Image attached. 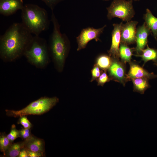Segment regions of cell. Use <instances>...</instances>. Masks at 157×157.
Wrapping results in <instances>:
<instances>
[{
    "mask_svg": "<svg viewBox=\"0 0 157 157\" xmlns=\"http://www.w3.org/2000/svg\"><path fill=\"white\" fill-rule=\"evenodd\" d=\"M97 83V85L103 86L106 82H109L110 79L106 73V71H102L99 78L96 80Z\"/></svg>",
    "mask_w": 157,
    "mask_h": 157,
    "instance_id": "603a6c76",
    "label": "cell"
},
{
    "mask_svg": "<svg viewBox=\"0 0 157 157\" xmlns=\"http://www.w3.org/2000/svg\"><path fill=\"white\" fill-rule=\"evenodd\" d=\"M144 22L150 29L154 38L157 39V18L152 13L148 8L146 10V13L143 16Z\"/></svg>",
    "mask_w": 157,
    "mask_h": 157,
    "instance_id": "9a60e30c",
    "label": "cell"
},
{
    "mask_svg": "<svg viewBox=\"0 0 157 157\" xmlns=\"http://www.w3.org/2000/svg\"><path fill=\"white\" fill-rule=\"evenodd\" d=\"M151 31L144 22L142 25L137 28L136 34V46L134 51L137 55L140 54L147 44L148 37Z\"/></svg>",
    "mask_w": 157,
    "mask_h": 157,
    "instance_id": "8fae6325",
    "label": "cell"
},
{
    "mask_svg": "<svg viewBox=\"0 0 157 157\" xmlns=\"http://www.w3.org/2000/svg\"><path fill=\"white\" fill-rule=\"evenodd\" d=\"M134 48H130L128 45L120 43L119 47V58L124 63L131 62Z\"/></svg>",
    "mask_w": 157,
    "mask_h": 157,
    "instance_id": "ac0fdd59",
    "label": "cell"
},
{
    "mask_svg": "<svg viewBox=\"0 0 157 157\" xmlns=\"http://www.w3.org/2000/svg\"><path fill=\"white\" fill-rule=\"evenodd\" d=\"M32 135L30 129L24 128L19 130V137L24 140L28 139Z\"/></svg>",
    "mask_w": 157,
    "mask_h": 157,
    "instance_id": "484cf974",
    "label": "cell"
},
{
    "mask_svg": "<svg viewBox=\"0 0 157 157\" xmlns=\"http://www.w3.org/2000/svg\"><path fill=\"white\" fill-rule=\"evenodd\" d=\"M28 61L38 68H43L49 60V49L46 40L35 35L24 54Z\"/></svg>",
    "mask_w": 157,
    "mask_h": 157,
    "instance_id": "277c9868",
    "label": "cell"
},
{
    "mask_svg": "<svg viewBox=\"0 0 157 157\" xmlns=\"http://www.w3.org/2000/svg\"><path fill=\"white\" fill-rule=\"evenodd\" d=\"M112 61V57L109 55L103 54L97 57L95 64L103 71H106L110 66Z\"/></svg>",
    "mask_w": 157,
    "mask_h": 157,
    "instance_id": "ffe728a7",
    "label": "cell"
},
{
    "mask_svg": "<svg viewBox=\"0 0 157 157\" xmlns=\"http://www.w3.org/2000/svg\"><path fill=\"white\" fill-rule=\"evenodd\" d=\"M138 22L131 20L122 24L121 30V42L127 45L136 42V26Z\"/></svg>",
    "mask_w": 157,
    "mask_h": 157,
    "instance_id": "9c48e42d",
    "label": "cell"
},
{
    "mask_svg": "<svg viewBox=\"0 0 157 157\" xmlns=\"http://www.w3.org/2000/svg\"><path fill=\"white\" fill-rule=\"evenodd\" d=\"M149 79L145 78H140L131 79L133 85V90L141 94L144 93L149 87Z\"/></svg>",
    "mask_w": 157,
    "mask_h": 157,
    "instance_id": "e0dca14e",
    "label": "cell"
},
{
    "mask_svg": "<svg viewBox=\"0 0 157 157\" xmlns=\"http://www.w3.org/2000/svg\"><path fill=\"white\" fill-rule=\"evenodd\" d=\"M7 137L11 143H13L16 139L19 137V130L16 129L14 124L12 125L10 132L7 135Z\"/></svg>",
    "mask_w": 157,
    "mask_h": 157,
    "instance_id": "7402d4cb",
    "label": "cell"
},
{
    "mask_svg": "<svg viewBox=\"0 0 157 157\" xmlns=\"http://www.w3.org/2000/svg\"><path fill=\"white\" fill-rule=\"evenodd\" d=\"M27 116L23 115L19 117L18 123L21 124L25 128L31 129L32 125L28 119Z\"/></svg>",
    "mask_w": 157,
    "mask_h": 157,
    "instance_id": "d4e9b609",
    "label": "cell"
},
{
    "mask_svg": "<svg viewBox=\"0 0 157 157\" xmlns=\"http://www.w3.org/2000/svg\"><path fill=\"white\" fill-rule=\"evenodd\" d=\"M33 36L22 23H14L0 37V56L3 60L11 61L22 55Z\"/></svg>",
    "mask_w": 157,
    "mask_h": 157,
    "instance_id": "6da1fadb",
    "label": "cell"
},
{
    "mask_svg": "<svg viewBox=\"0 0 157 157\" xmlns=\"http://www.w3.org/2000/svg\"><path fill=\"white\" fill-rule=\"evenodd\" d=\"M147 46V48L142 51V54L133 55L141 57L144 64L149 61L152 60L157 65V49L150 48L148 44Z\"/></svg>",
    "mask_w": 157,
    "mask_h": 157,
    "instance_id": "2e32d148",
    "label": "cell"
},
{
    "mask_svg": "<svg viewBox=\"0 0 157 157\" xmlns=\"http://www.w3.org/2000/svg\"><path fill=\"white\" fill-rule=\"evenodd\" d=\"M27 151L29 157H41L45 156L44 153L34 152L28 150Z\"/></svg>",
    "mask_w": 157,
    "mask_h": 157,
    "instance_id": "83f0119b",
    "label": "cell"
},
{
    "mask_svg": "<svg viewBox=\"0 0 157 157\" xmlns=\"http://www.w3.org/2000/svg\"><path fill=\"white\" fill-rule=\"evenodd\" d=\"M102 71L100 70V68L96 64H94V66L91 70L92 78L91 82H92L96 80L100 75Z\"/></svg>",
    "mask_w": 157,
    "mask_h": 157,
    "instance_id": "cb8c5ba5",
    "label": "cell"
},
{
    "mask_svg": "<svg viewBox=\"0 0 157 157\" xmlns=\"http://www.w3.org/2000/svg\"><path fill=\"white\" fill-rule=\"evenodd\" d=\"M7 137V135L5 133H0V150L3 154L8 148L12 144Z\"/></svg>",
    "mask_w": 157,
    "mask_h": 157,
    "instance_id": "44dd1931",
    "label": "cell"
},
{
    "mask_svg": "<svg viewBox=\"0 0 157 157\" xmlns=\"http://www.w3.org/2000/svg\"><path fill=\"white\" fill-rule=\"evenodd\" d=\"M21 11L22 23L32 34L38 36L49 28L50 20L44 8L36 4H26Z\"/></svg>",
    "mask_w": 157,
    "mask_h": 157,
    "instance_id": "3957f363",
    "label": "cell"
},
{
    "mask_svg": "<svg viewBox=\"0 0 157 157\" xmlns=\"http://www.w3.org/2000/svg\"><path fill=\"white\" fill-rule=\"evenodd\" d=\"M129 63L130 69L127 74L128 81L140 78H145L149 79L157 77V75L148 72L138 64L131 62Z\"/></svg>",
    "mask_w": 157,
    "mask_h": 157,
    "instance_id": "4fadbf2b",
    "label": "cell"
},
{
    "mask_svg": "<svg viewBox=\"0 0 157 157\" xmlns=\"http://www.w3.org/2000/svg\"><path fill=\"white\" fill-rule=\"evenodd\" d=\"M24 147V141L12 143L3 154L6 157H18L21 149Z\"/></svg>",
    "mask_w": 157,
    "mask_h": 157,
    "instance_id": "d6986e66",
    "label": "cell"
},
{
    "mask_svg": "<svg viewBox=\"0 0 157 157\" xmlns=\"http://www.w3.org/2000/svg\"><path fill=\"white\" fill-rule=\"evenodd\" d=\"M113 24V29L111 33L112 42L110 49L108 51V55L113 58H119V47L121 42V30L122 24Z\"/></svg>",
    "mask_w": 157,
    "mask_h": 157,
    "instance_id": "30bf717a",
    "label": "cell"
},
{
    "mask_svg": "<svg viewBox=\"0 0 157 157\" xmlns=\"http://www.w3.org/2000/svg\"><path fill=\"white\" fill-rule=\"evenodd\" d=\"M23 141L24 147L27 150L44 153L45 142L43 139L32 135L28 139Z\"/></svg>",
    "mask_w": 157,
    "mask_h": 157,
    "instance_id": "5bb4252c",
    "label": "cell"
},
{
    "mask_svg": "<svg viewBox=\"0 0 157 157\" xmlns=\"http://www.w3.org/2000/svg\"><path fill=\"white\" fill-rule=\"evenodd\" d=\"M112 58V63L108 69L110 80L119 82L124 86L128 81L125 66L119 58Z\"/></svg>",
    "mask_w": 157,
    "mask_h": 157,
    "instance_id": "ba28073f",
    "label": "cell"
},
{
    "mask_svg": "<svg viewBox=\"0 0 157 157\" xmlns=\"http://www.w3.org/2000/svg\"><path fill=\"white\" fill-rule=\"evenodd\" d=\"M18 157H29L27 149L23 147L21 149Z\"/></svg>",
    "mask_w": 157,
    "mask_h": 157,
    "instance_id": "f1b7e54d",
    "label": "cell"
},
{
    "mask_svg": "<svg viewBox=\"0 0 157 157\" xmlns=\"http://www.w3.org/2000/svg\"><path fill=\"white\" fill-rule=\"evenodd\" d=\"M46 5L51 9V11L53 10L56 6L59 3L64 0H41Z\"/></svg>",
    "mask_w": 157,
    "mask_h": 157,
    "instance_id": "4316f807",
    "label": "cell"
},
{
    "mask_svg": "<svg viewBox=\"0 0 157 157\" xmlns=\"http://www.w3.org/2000/svg\"><path fill=\"white\" fill-rule=\"evenodd\" d=\"M56 97H43L33 101L26 106L19 110H5L6 115L15 117L28 115H41L52 109L58 102Z\"/></svg>",
    "mask_w": 157,
    "mask_h": 157,
    "instance_id": "5b68a950",
    "label": "cell"
},
{
    "mask_svg": "<svg viewBox=\"0 0 157 157\" xmlns=\"http://www.w3.org/2000/svg\"><path fill=\"white\" fill-rule=\"evenodd\" d=\"M102 0L104 1H108L110 0ZM132 0V1H139L140 0Z\"/></svg>",
    "mask_w": 157,
    "mask_h": 157,
    "instance_id": "f546056e",
    "label": "cell"
},
{
    "mask_svg": "<svg viewBox=\"0 0 157 157\" xmlns=\"http://www.w3.org/2000/svg\"><path fill=\"white\" fill-rule=\"evenodd\" d=\"M51 21L53 29L49 39V51L58 69L61 71L70 50V41L66 34L61 33L60 25L53 11Z\"/></svg>",
    "mask_w": 157,
    "mask_h": 157,
    "instance_id": "7a4b0ae2",
    "label": "cell"
},
{
    "mask_svg": "<svg viewBox=\"0 0 157 157\" xmlns=\"http://www.w3.org/2000/svg\"><path fill=\"white\" fill-rule=\"evenodd\" d=\"M106 27L105 25L97 28L89 27L83 29L76 38L78 45L77 50L78 51L85 48L88 43L92 40L97 42L100 41V37Z\"/></svg>",
    "mask_w": 157,
    "mask_h": 157,
    "instance_id": "52a82bcc",
    "label": "cell"
},
{
    "mask_svg": "<svg viewBox=\"0 0 157 157\" xmlns=\"http://www.w3.org/2000/svg\"><path fill=\"white\" fill-rule=\"evenodd\" d=\"M24 6L23 0H0V13L8 16L22 10Z\"/></svg>",
    "mask_w": 157,
    "mask_h": 157,
    "instance_id": "7c38bea8",
    "label": "cell"
},
{
    "mask_svg": "<svg viewBox=\"0 0 157 157\" xmlns=\"http://www.w3.org/2000/svg\"><path fill=\"white\" fill-rule=\"evenodd\" d=\"M133 3L132 0H113L106 8L108 19L117 17L126 22L131 20L135 14Z\"/></svg>",
    "mask_w": 157,
    "mask_h": 157,
    "instance_id": "8992f818",
    "label": "cell"
}]
</instances>
